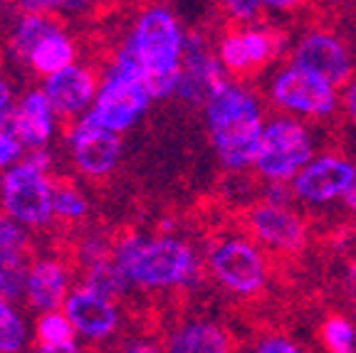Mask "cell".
<instances>
[{"instance_id": "f546056e", "label": "cell", "mask_w": 356, "mask_h": 353, "mask_svg": "<svg viewBox=\"0 0 356 353\" xmlns=\"http://www.w3.org/2000/svg\"><path fill=\"white\" fill-rule=\"evenodd\" d=\"M30 227L0 208V249H30Z\"/></svg>"}, {"instance_id": "ba28073f", "label": "cell", "mask_w": 356, "mask_h": 353, "mask_svg": "<svg viewBox=\"0 0 356 353\" xmlns=\"http://www.w3.org/2000/svg\"><path fill=\"white\" fill-rule=\"evenodd\" d=\"M65 149L72 168L87 181H104L117 171L124 156V133L106 129L87 114L70 122Z\"/></svg>"}, {"instance_id": "9a60e30c", "label": "cell", "mask_w": 356, "mask_h": 353, "mask_svg": "<svg viewBox=\"0 0 356 353\" xmlns=\"http://www.w3.org/2000/svg\"><path fill=\"white\" fill-rule=\"evenodd\" d=\"M356 183V166L344 156L324 154L312 158L295 178L292 190L295 198L307 205H327L337 198H344V193Z\"/></svg>"}, {"instance_id": "2e32d148", "label": "cell", "mask_w": 356, "mask_h": 353, "mask_svg": "<svg viewBox=\"0 0 356 353\" xmlns=\"http://www.w3.org/2000/svg\"><path fill=\"white\" fill-rule=\"evenodd\" d=\"M40 87L50 97L52 106L62 116V122H74V119L87 114L95 104L97 89H99V69L77 60L60 72L42 77Z\"/></svg>"}, {"instance_id": "277c9868", "label": "cell", "mask_w": 356, "mask_h": 353, "mask_svg": "<svg viewBox=\"0 0 356 353\" xmlns=\"http://www.w3.org/2000/svg\"><path fill=\"white\" fill-rule=\"evenodd\" d=\"M151 101L154 97L146 87L139 65L131 52L119 44L111 60L99 69V89L87 116L102 126L127 133L144 119Z\"/></svg>"}, {"instance_id": "7bdbcfd3", "label": "cell", "mask_w": 356, "mask_h": 353, "mask_svg": "<svg viewBox=\"0 0 356 353\" xmlns=\"http://www.w3.org/2000/svg\"><path fill=\"white\" fill-rule=\"evenodd\" d=\"M0 10H3V0H0Z\"/></svg>"}, {"instance_id": "d4e9b609", "label": "cell", "mask_w": 356, "mask_h": 353, "mask_svg": "<svg viewBox=\"0 0 356 353\" xmlns=\"http://www.w3.org/2000/svg\"><path fill=\"white\" fill-rule=\"evenodd\" d=\"M33 341V326L17 309V302L0 297V353H20Z\"/></svg>"}, {"instance_id": "b9f144b4", "label": "cell", "mask_w": 356, "mask_h": 353, "mask_svg": "<svg viewBox=\"0 0 356 353\" xmlns=\"http://www.w3.org/2000/svg\"><path fill=\"white\" fill-rule=\"evenodd\" d=\"M351 306H354V316H356V297H354V304H351Z\"/></svg>"}, {"instance_id": "7402d4cb", "label": "cell", "mask_w": 356, "mask_h": 353, "mask_svg": "<svg viewBox=\"0 0 356 353\" xmlns=\"http://www.w3.org/2000/svg\"><path fill=\"white\" fill-rule=\"evenodd\" d=\"M33 341L35 351L40 353H79L84 348L65 309L38 314L33 324Z\"/></svg>"}, {"instance_id": "836d02e7", "label": "cell", "mask_w": 356, "mask_h": 353, "mask_svg": "<svg viewBox=\"0 0 356 353\" xmlns=\"http://www.w3.org/2000/svg\"><path fill=\"white\" fill-rule=\"evenodd\" d=\"M255 351H260V353H297L300 346L292 343V338L282 336V334H270V336L260 338Z\"/></svg>"}, {"instance_id": "e0dca14e", "label": "cell", "mask_w": 356, "mask_h": 353, "mask_svg": "<svg viewBox=\"0 0 356 353\" xmlns=\"http://www.w3.org/2000/svg\"><path fill=\"white\" fill-rule=\"evenodd\" d=\"M74 289V270L70 260L60 254H40L33 257L25 289V304L35 314L50 309H62Z\"/></svg>"}, {"instance_id": "f35d334b", "label": "cell", "mask_w": 356, "mask_h": 353, "mask_svg": "<svg viewBox=\"0 0 356 353\" xmlns=\"http://www.w3.org/2000/svg\"><path fill=\"white\" fill-rule=\"evenodd\" d=\"M314 3H319V6H324V8H339V6H346L349 0H314Z\"/></svg>"}, {"instance_id": "cb8c5ba5", "label": "cell", "mask_w": 356, "mask_h": 353, "mask_svg": "<svg viewBox=\"0 0 356 353\" xmlns=\"http://www.w3.org/2000/svg\"><path fill=\"white\" fill-rule=\"evenodd\" d=\"M30 265V249H0V297L25 302Z\"/></svg>"}, {"instance_id": "d590c367", "label": "cell", "mask_w": 356, "mask_h": 353, "mask_svg": "<svg viewBox=\"0 0 356 353\" xmlns=\"http://www.w3.org/2000/svg\"><path fill=\"white\" fill-rule=\"evenodd\" d=\"M302 6H307V0H262V8L270 13H297Z\"/></svg>"}, {"instance_id": "ffe728a7", "label": "cell", "mask_w": 356, "mask_h": 353, "mask_svg": "<svg viewBox=\"0 0 356 353\" xmlns=\"http://www.w3.org/2000/svg\"><path fill=\"white\" fill-rule=\"evenodd\" d=\"M79 60V42L65 25H60L57 30H52L50 35H44L38 44L33 47V52L25 60V69L38 77H47L55 74L60 69H65L67 65Z\"/></svg>"}, {"instance_id": "83f0119b", "label": "cell", "mask_w": 356, "mask_h": 353, "mask_svg": "<svg viewBox=\"0 0 356 353\" xmlns=\"http://www.w3.org/2000/svg\"><path fill=\"white\" fill-rule=\"evenodd\" d=\"M111 254H114V238H109L102 230L84 232L82 238L77 240V245H74V262H77L79 270L95 265L99 260H106Z\"/></svg>"}, {"instance_id": "484cf974", "label": "cell", "mask_w": 356, "mask_h": 353, "mask_svg": "<svg viewBox=\"0 0 356 353\" xmlns=\"http://www.w3.org/2000/svg\"><path fill=\"white\" fill-rule=\"evenodd\" d=\"M52 205H55V222L62 225H82L92 213V200L87 198V193L74 181L65 178L55 181Z\"/></svg>"}, {"instance_id": "52a82bcc", "label": "cell", "mask_w": 356, "mask_h": 353, "mask_svg": "<svg viewBox=\"0 0 356 353\" xmlns=\"http://www.w3.org/2000/svg\"><path fill=\"white\" fill-rule=\"evenodd\" d=\"M314 158L312 136L297 119L277 116L262 131L255 168L265 181L289 183Z\"/></svg>"}, {"instance_id": "5bb4252c", "label": "cell", "mask_w": 356, "mask_h": 353, "mask_svg": "<svg viewBox=\"0 0 356 353\" xmlns=\"http://www.w3.org/2000/svg\"><path fill=\"white\" fill-rule=\"evenodd\" d=\"M245 225H248L252 240H257L262 247L273 249V252L295 254L302 252L307 245L305 220L287 203L267 198L260 200L255 208H250Z\"/></svg>"}, {"instance_id": "d6a6232c", "label": "cell", "mask_w": 356, "mask_h": 353, "mask_svg": "<svg viewBox=\"0 0 356 353\" xmlns=\"http://www.w3.org/2000/svg\"><path fill=\"white\" fill-rule=\"evenodd\" d=\"M15 104H17L15 84H13L10 77H6V74L0 72V126H8L13 111H15Z\"/></svg>"}, {"instance_id": "7c38bea8", "label": "cell", "mask_w": 356, "mask_h": 353, "mask_svg": "<svg viewBox=\"0 0 356 353\" xmlns=\"http://www.w3.org/2000/svg\"><path fill=\"white\" fill-rule=\"evenodd\" d=\"M65 314L72 321L74 331L84 346H104L117 336L124 324L122 306L117 299H109L95 289L77 284L65 302Z\"/></svg>"}, {"instance_id": "4316f807", "label": "cell", "mask_w": 356, "mask_h": 353, "mask_svg": "<svg viewBox=\"0 0 356 353\" xmlns=\"http://www.w3.org/2000/svg\"><path fill=\"white\" fill-rule=\"evenodd\" d=\"M17 10L47 13L60 17L62 22H79L95 17L97 10L104 6V0H13Z\"/></svg>"}, {"instance_id": "4fadbf2b", "label": "cell", "mask_w": 356, "mask_h": 353, "mask_svg": "<svg viewBox=\"0 0 356 353\" xmlns=\"http://www.w3.org/2000/svg\"><path fill=\"white\" fill-rule=\"evenodd\" d=\"M289 65L307 69L332 84H346L354 74V60L346 42L332 30H307L289 50Z\"/></svg>"}, {"instance_id": "ab89813d", "label": "cell", "mask_w": 356, "mask_h": 353, "mask_svg": "<svg viewBox=\"0 0 356 353\" xmlns=\"http://www.w3.org/2000/svg\"><path fill=\"white\" fill-rule=\"evenodd\" d=\"M346 277H349V281L356 287V260L349 262V267H346Z\"/></svg>"}, {"instance_id": "e575fe53", "label": "cell", "mask_w": 356, "mask_h": 353, "mask_svg": "<svg viewBox=\"0 0 356 353\" xmlns=\"http://www.w3.org/2000/svg\"><path fill=\"white\" fill-rule=\"evenodd\" d=\"M20 161L40 168V171H47V173L55 171V156H52L50 146H42V149H25V154H22Z\"/></svg>"}, {"instance_id": "3957f363", "label": "cell", "mask_w": 356, "mask_h": 353, "mask_svg": "<svg viewBox=\"0 0 356 353\" xmlns=\"http://www.w3.org/2000/svg\"><path fill=\"white\" fill-rule=\"evenodd\" d=\"M206 126L220 163L240 173L255 166L262 131V106L248 87L230 79L206 101Z\"/></svg>"}, {"instance_id": "5b68a950", "label": "cell", "mask_w": 356, "mask_h": 353, "mask_svg": "<svg viewBox=\"0 0 356 353\" xmlns=\"http://www.w3.org/2000/svg\"><path fill=\"white\" fill-rule=\"evenodd\" d=\"M206 272L225 292L255 297L267 284V260L262 249L243 235H220L206 249Z\"/></svg>"}, {"instance_id": "60d3db41", "label": "cell", "mask_w": 356, "mask_h": 353, "mask_svg": "<svg viewBox=\"0 0 356 353\" xmlns=\"http://www.w3.org/2000/svg\"><path fill=\"white\" fill-rule=\"evenodd\" d=\"M114 3H119V6H139L141 0H114Z\"/></svg>"}, {"instance_id": "6da1fadb", "label": "cell", "mask_w": 356, "mask_h": 353, "mask_svg": "<svg viewBox=\"0 0 356 353\" xmlns=\"http://www.w3.org/2000/svg\"><path fill=\"white\" fill-rule=\"evenodd\" d=\"M114 260L134 289L141 292H176L195 287L203 279L206 262L186 240L159 232H124L114 238Z\"/></svg>"}, {"instance_id": "1f68e13d", "label": "cell", "mask_w": 356, "mask_h": 353, "mask_svg": "<svg viewBox=\"0 0 356 353\" xmlns=\"http://www.w3.org/2000/svg\"><path fill=\"white\" fill-rule=\"evenodd\" d=\"M25 154V146L17 141V136L8 126H0V173L10 168L13 163L22 158Z\"/></svg>"}, {"instance_id": "74e56055", "label": "cell", "mask_w": 356, "mask_h": 353, "mask_svg": "<svg viewBox=\"0 0 356 353\" xmlns=\"http://www.w3.org/2000/svg\"><path fill=\"white\" fill-rule=\"evenodd\" d=\"M341 200H344V208L349 210V213H354V215H356V183L349 188V190H346L344 198H341Z\"/></svg>"}, {"instance_id": "9c48e42d", "label": "cell", "mask_w": 356, "mask_h": 353, "mask_svg": "<svg viewBox=\"0 0 356 353\" xmlns=\"http://www.w3.org/2000/svg\"><path fill=\"white\" fill-rule=\"evenodd\" d=\"M284 44L287 40L275 25H233L218 40L216 50L230 77L250 79L282 55Z\"/></svg>"}, {"instance_id": "8992f818", "label": "cell", "mask_w": 356, "mask_h": 353, "mask_svg": "<svg viewBox=\"0 0 356 353\" xmlns=\"http://www.w3.org/2000/svg\"><path fill=\"white\" fill-rule=\"evenodd\" d=\"M55 178L25 161L0 173V208L30 230H44L55 222Z\"/></svg>"}, {"instance_id": "7a4b0ae2", "label": "cell", "mask_w": 356, "mask_h": 353, "mask_svg": "<svg viewBox=\"0 0 356 353\" xmlns=\"http://www.w3.org/2000/svg\"><path fill=\"white\" fill-rule=\"evenodd\" d=\"M122 44L139 65L154 101L176 97L186 52V30L176 13L163 6L139 10Z\"/></svg>"}, {"instance_id": "8d00e7d4", "label": "cell", "mask_w": 356, "mask_h": 353, "mask_svg": "<svg viewBox=\"0 0 356 353\" xmlns=\"http://www.w3.org/2000/svg\"><path fill=\"white\" fill-rule=\"evenodd\" d=\"M341 106H344L346 116H349L356 126V77H351L349 82H346L344 94H341Z\"/></svg>"}, {"instance_id": "f1b7e54d", "label": "cell", "mask_w": 356, "mask_h": 353, "mask_svg": "<svg viewBox=\"0 0 356 353\" xmlns=\"http://www.w3.org/2000/svg\"><path fill=\"white\" fill-rule=\"evenodd\" d=\"M322 343L332 353H351L356 348V326L346 316H329L322 324Z\"/></svg>"}, {"instance_id": "8fae6325", "label": "cell", "mask_w": 356, "mask_h": 353, "mask_svg": "<svg viewBox=\"0 0 356 353\" xmlns=\"http://www.w3.org/2000/svg\"><path fill=\"white\" fill-rule=\"evenodd\" d=\"M230 82L228 69L222 67L218 50L208 42V38L198 30L186 33V52L181 79H178L176 99L191 106H206L213 94Z\"/></svg>"}, {"instance_id": "30bf717a", "label": "cell", "mask_w": 356, "mask_h": 353, "mask_svg": "<svg viewBox=\"0 0 356 353\" xmlns=\"http://www.w3.org/2000/svg\"><path fill=\"white\" fill-rule=\"evenodd\" d=\"M270 101L277 109L289 114L309 116V119H327L339 109L337 84L317 77V74L289 65L280 69L270 82Z\"/></svg>"}, {"instance_id": "d6986e66", "label": "cell", "mask_w": 356, "mask_h": 353, "mask_svg": "<svg viewBox=\"0 0 356 353\" xmlns=\"http://www.w3.org/2000/svg\"><path fill=\"white\" fill-rule=\"evenodd\" d=\"M163 348L173 353H228L235 348V343L228 329L218 321L188 319L168 334Z\"/></svg>"}, {"instance_id": "ac0fdd59", "label": "cell", "mask_w": 356, "mask_h": 353, "mask_svg": "<svg viewBox=\"0 0 356 353\" xmlns=\"http://www.w3.org/2000/svg\"><path fill=\"white\" fill-rule=\"evenodd\" d=\"M60 122L62 116L57 114L44 89L33 87L17 97L8 129L15 133L25 149H42V146L52 144V138L60 131Z\"/></svg>"}, {"instance_id": "603a6c76", "label": "cell", "mask_w": 356, "mask_h": 353, "mask_svg": "<svg viewBox=\"0 0 356 353\" xmlns=\"http://www.w3.org/2000/svg\"><path fill=\"white\" fill-rule=\"evenodd\" d=\"M79 284L95 289V292L104 294V297H109V299H117V302H122V299L134 289L131 281L127 279L122 267H119L117 260H114V254L106 257V260H99V262H95V265L84 267Z\"/></svg>"}, {"instance_id": "4dcf8cb0", "label": "cell", "mask_w": 356, "mask_h": 353, "mask_svg": "<svg viewBox=\"0 0 356 353\" xmlns=\"http://www.w3.org/2000/svg\"><path fill=\"white\" fill-rule=\"evenodd\" d=\"M220 10L228 15V20L240 22V25H250L260 17L262 0H218Z\"/></svg>"}, {"instance_id": "44dd1931", "label": "cell", "mask_w": 356, "mask_h": 353, "mask_svg": "<svg viewBox=\"0 0 356 353\" xmlns=\"http://www.w3.org/2000/svg\"><path fill=\"white\" fill-rule=\"evenodd\" d=\"M15 8V6H13ZM65 22L55 15H47V13H28V10H17L13 15L10 25H8L6 33V50L10 55L13 62L17 65H25L28 55L33 52V47L44 38L50 35L52 30H57Z\"/></svg>"}]
</instances>
